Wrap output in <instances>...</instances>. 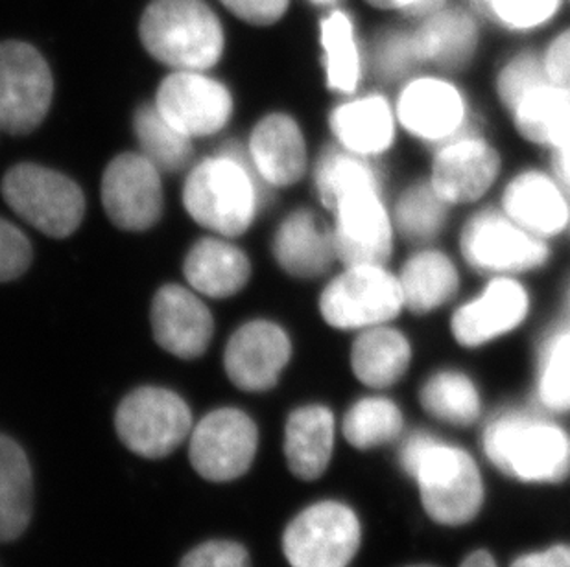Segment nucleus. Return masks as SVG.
<instances>
[{"label":"nucleus","instance_id":"1","mask_svg":"<svg viewBox=\"0 0 570 567\" xmlns=\"http://www.w3.org/2000/svg\"><path fill=\"white\" fill-rule=\"evenodd\" d=\"M484 97L497 128L519 153L549 157L570 145V91L547 78L538 47L499 59Z\"/></svg>","mask_w":570,"mask_h":567},{"label":"nucleus","instance_id":"2","mask_svg":"<svg viewBox=\"0 0 570 567\" xmlns=\"http://www.w3.org/2000/svg\"><path fill=\"white\" fill-rule=\"evenodd\" d=\"M543 284L527 277L473 279L436 327H442L452 347L468 354L530 338L549 311Z\"/></svg>","mask_w":570,"mask_h":567},{"label":"nucleus","instance_id":"3","mask_svg":"<svg viewBox=\"0 0 570 567\" xmlns=\"http://www.w3.org/2000/svg\"><path fill=\"white\" fill-rule=\"evenodd\" d=\"M452 247L471 279L527 277L544 282L560 275L566 249L522 229L493 201L458 215Z\"/></svg>","mask_w":570,"mask_h":567},{"label":"nucleus","instance_id":"4","mask_svg":"<svg viewBox=\"0 0 570 567\" xmlns=\"http://www.w3.org/2000/svg\"><path fill=\"white\" fill-rule=\"evenodd\" d=\"M392 94L406 150L420 157L493 120L484 91L465 76L423 67L392 87Z\"/></svg>","mask_w":570,"mask_h":567},{"label":"nucleus","instance_id":"5","mask_svg":"<svg viewBox=\"0 0 570 567\" xmlns=\"http://www.w3.org/2000/svg\"><path fill=\"white\" fill-rule=\"evenodd\" d=\"M497 123H480L420 157L438 196L456 215L491 203L501 188L515 153Z\"/></svg>","mask_w":570,"mask_h":567},{"label":"nucleus","instance_id":"6","mask_svg":"<svg viewBox=\"0 0 570 567\" xmlns=\"http://www.w3.org/2000/svg\"><path fill=\"white\" fill-rule=\"evenodd\" d=\"M401 466L420 483L423 507L438 524H469L482 509L484 485L468 451L420 431L404 442Z\"/></svg>","mask_w":570,"mask_h":567},{"label":"nucleus","instance_id":"7","mask_svg":"<svg viewBox=\"0 0 570 567\" xmlns=\"http://www.w3.org/2000/svg\"><path fill=\"white\" fill-rule=\"evenodd\" d=\"M484 450L519 481L560 483L570 474V435L538 412H497L484 429Z\"/></svg>","mask_w":570,"mask_h":567},{"label":"nucleus","instance_id":"8","mask_svg":"<svg viewBox=\"0 0 570 567\" xmlns=\"http://www.w3.org/2000/svg\"><path fill=\"white\" fill-rule=\"evenodd\" d=\"M317 314L334 332L355 336L367 328L406 319L393 262L338 263L323 279Z\"/></svg>","mask_w":570,"mask_h":567},{"label":"nucleus","instance_id":"9","mask_svg":"<svg viewBox=\"0 0 570 567\" xmlns=\"http://www.w3.org/2000/svg\"><path fill=\"white\" fill-rule=\"evenodd\" d=\"M248 161L227 151L194 168L184 190L185 209L194 221L232 238L248 230L264 182Z\"/></svg>","mask_w":570,"mask_h":567},{"label":"nucleus","instance_id":"10","mask_svg":"<svg viewBox=\"0 0 570 567\" xmlns=\"http://www.w3.org/2000/svg\"><path fill=\"white\" fill-rule=\"evenodd\" d=\"M140 39L157 61L179 70L209 69L224 50L220 22L202 0H154L140 21Z\"/></svg>","mask_w":570,"mask_h":567},{"label":"nucleus","instance_id":"11","mask_svg":"<svg viewBox=\"0 0 570 567\" xmlns=\"http://www.w3.org/2000/svg\"><path fill=\"white\" fill-rule=\"evenodd\" d=\"M493 203L522 229L566 249L570 235V188L543 157L519 153Z\"/></svg>","mask_w":570,"mask_h":567},{"label":"nucleus","instance_id":"12","mask_svg":"<svg viewBox=\"0 0 570 567\" xmlns=\"http://www.w3.org/2000/svg\"><path fill=\"white\" fill-rule=\"evenodd\" d=\"M328 145L366 161L395 168L406 153L392 89L370 83L361 91L336 98L328 109Z\"/></svg>","mask_w":570,"mask_h":567},{"label":"nucleus","instance_id":"13","mask_svg":"<svg viewBox=\"0 0 570 567\" xmlns=\"http://www.w3.org/2000/svg\"><path fill=\"white\" fill-rule=\"evenodd\" d=\"M393 266L404 316L420 327H436L473 280L451 241L403 247Z\"/></svg>","mask_w":570,"mask_h":567},{"label":"nucleus","instance_id":"14","mask_svg":"<svg viewBox=\"0 0 570 567\" xmlns=\"http://www.w3.org/2000/svg\"><path fill=\"white\" fill-rule=\"evenodd\" d=\"M392 182L347 193L328 212L340 263L395 262L403 246L393 223Z\"/></svg>","mask_w":570,"mask_h":567},{"label":"nucleus","instance_id":"15","mask_svg":"<svg viewBox=\"0 0 570 567\" xmlns=\"http://www.w3.org/2000/svg\"><path fill=\"white\" fill-rule=\"evenodd\" d=\"M2 196L16 215L52 238L72 235L86 212L83 193L69 177L36 165L11 168Z\"/></svg>","mask_w":570,"mask_h":567},{"label":"nucleus","instance_id":"16","mask_svg":"<svg viewBox=\"0 0 570 567\" xmlns=\"http://www.w3.org/2000/svg\"><path fill=\"white\" fill-rule=\"evenodd\" d=\"M115 426L128 450L146 459H163L189 437L193 415L176 392L140 387L120 404Z\"/></svg>","mask_w":570,"mask_h":567},{"label":"nucleus","instance_id":"17","mask_svg":"<svg viewBox=\"0 0 570 567\" xmlns=\"http://www.w3.org/2000/svg\"><path fill=\"white\" fill-rule=\"evenodd\" d=\"M361 547V521L344 504L322 501L292 519L283 551L292 567H345Z\"/></svg>","mask_w":570,"mask_h":567},{"label":"nucleus","instance_id":"18","mask_svg":"<svg viewBox=\"0 0 570 567\" xmlns=\"http://www.w3.org/2000/svg\"><path fill=\"white\" fill-rule=\"evenodd\" d=\"M55 81L38 50L19 41L0 43V129L27 135L43 122Z\"/></svg>","mask_w":570,"mask_h":567},{"label":"nucleus","instance_id":"19","mask_svg":"<svg viewBox=\"0 0 570 567\" xmlns=\"http://www.w3.org/2000/svg\"><path fill=\"white\" fill-rule=\"evenodd\" d=\"M257 445V426L249 415L233 407L216 409L190 434V465L207 481H233L249 470Z\"/></svg>","mask_w":570,"mask_h":567},{"label":"nucleus","instance_id":"20","mask_svg":"<svg viewBox=\"0 0 570 567\" xmlns=\"http://www.w3.org/2000/svg\"><path fill=\"white\" fill-rule=\"evenodd\" d=\"M420 325L399 319L351 336L350 369L355 380L372 391H392L414 369Z\"/></svg>","mask_w":570,"mask_h":567},{"label":"nucleus","instance_id":"21","mask_svg":"<svg viewBox=\"0 0 570 567\" xmlns=\"http://www.w3.org/2000/svg\"><path fill=\"white\" fill-rule=\"evenodd\" d=\"M102 201L109 220L120 229H150L163 210L159 170L139 153L117 157L104 173Z\"/></svg>","mask_w":570,"mask_h":567},{"label":"nucleus","instance_id":"22","mask_svg":"<svg viewBox=\"0 0 570 567\" xmlns=\"http://www.w3.org/2000/svg\"><path fill=\"white\" fill-rule=\"evenodd\" d=\"M157 109L187 137L220 131L232 117L233 100L226 87L198 70H179L163 81Z\"/></svg>","mask_w":570,"mask_h":567},{"label":"nucleus","instance_id":"23","mask_svg":"<svg viewBox=\"0 0 570 567\" xmlns=\"http://www.w3.org/2000/svg\"><path fill=\"white\" fill-rule=\"evenodd\" d=\"M272 249L279 268L303 282L325 279L340 263L328 216L308 207L292 210L281 221Z\"/></svg>","mask_w":570,"mask_h":567},{"label":"nucleus","instance_id":"24","mask_svg":"<svg viewBox=\"0 0 570 567\" xmlns=\"http://www.w3.org/2000/svg\"><path fill=\"white\" fill-rule=\"evenodd\" d=\"M390 203L401 246L451 240L458 215L438 196L420 167L395 173Z\"/></svg>","mask_w":570,"mask_h":567},{"label":"nucleus","instance_id":"25","mask_svg":"<svg viewBox=\"0 0 570 567\" xmlns=\"http://www.w3.org/2000/svg\"><path fill=\"white\" fill-rule=\"evenodd\" d=\"M292 358L288 334L274 322L254 321L238 328L226 348L229 380L248 392L268 391Z\"/></svg>","mask_w":570,"mask_h":567},{"label":"nucleus","instance_id":"26","mask_svg":"<svg viewBox=\"0 0 570 567\" xmlns=\"http://www.w3.org/2000/svg\"><path fill=\"white\" fill-rule=\"evenodd\" d=\"M480 22L471 8L452 6L414 22L425 67L469 78L482 52Z\"/></svg>","mask_w":570,"mask_h":567},{"label":"nucleus","instance_id":"27","mask_svg":"<svg viewBox=\"0 0 570 567\" xmlns=\"http://www.w3.org/2000/svg\"><path fill=\"white\" fill-rule=\"evenodd\" d=\"M533 400L544 412H570V314L549 306L530 334Z\"/></svg>","mask_w":570,"mask_h":567},{"label":"nucleus","instance_id":"28","mask_svg":"<svg viewBox=\"0 0 570 567\" xmlns=\"http://www.w3.org/2000/svg\"><path fill=\"white\" fill-rule=\"evenodd\" d=\"M249 161L266 187L288 188L313 170L307 137L291 115L264 118L249 140Z\"/></svg>","mask_w":570,"mask_h":567},{"label":"nucleus","instance_id":"29","mask_svg":"<svg viewBox=\"0 0 570 567\" xmlns=\"http://www.w3.org/2000/svg\"><path fill=\"white\" fill-rule=\"evenodd\" d=\"M151 328L159 347L184 359L202 356L215 330L207 306L181 286H165L157 291Z\"/></svg>","mask_w":570,"mask_h":567},{"label":"nucleus","instance_id":"30","mask_svg":"<svg viewBox=\"0 0 570 567\" xmlns=\"http://www.w3.org/2000/svg\"><path fill=\"white\" fill-rule=\"evenodd\" d=\"M323 78L334 97H347L372 83L370 41L358 33L353 17L333 10L320 22Z\"/></svg>","mask_w":570,"mask_h":567},{"label":"nucleus","instance_id":"31","mask_svg":"<svg viewBox=\"0 0 570 567\" xmlns=\"http://www.w3.org/2000/svg\"><path fill=\"white\" fill-rule=\"evenodd\" d=\"M334 446V415L327 406L297 407L286 420L285 455L288 468L303 481H314L327 470Z\"/></svg>","mask_w":570,"mask_h":567},{"label":"nucleus","instance_id":"32","mask_svg":"<svg viewBox=\"0 0 570 567\" xmlns=\"http://www.w3.org/2000/svg\"><path fill=\"white\" fill-rule=\"evenodd\" d=\"M417 401L429 417L458 428L476 422L484 409L479 381L456 365L429 370L417 387Z\"/></svg>","mask_w":570,"mask_h":567},{"label":"nucleus","instance_id":"33","mask_svg":"<svg viewBox=\"0 0 570 567\" xmlns=\"http://www.w3.org/2000/svg\"><path fill=\"white\" fill-rule=\"evenodd\" d=\"M395 168L382 167L361 157L351 156L336 146L322 148L314 159L311 179L320 209L328 215L340 199L361 188L390 185L395 179Z\"/></svg>","mask_w":570,"mask_h":567},{"label":"nucleus","instance_id":"34","mask_svg":"<svg viewBox=\"0 0 570 567\" xmlns=\"http://www.w3.org/2000/svg\"><path fill=\"white\" fill-rule=\"evenodd\" d=\"M252 268L238 247L224 240L205 238L190 249L185 260V277L199 294L226 299L248 282Z\"/></svg>","mask_w":570,"mask_h":567},{"label":"nucleus","instance_id":"35","mask_svg":"<svg viewBox=\"0 0 570 567\" xmlns=\"http://www.w3.org/2000/svg\"><path fill=\"white\" fill-rule=\"evenodd\" d=\"M32 468L16 440L0 435V544L16 540L32 518Z\"/></svg>","mask_w":570,"mask_h":567},{"label":"nucleus","instance_id":"36","mask_svg":"<svg viewBox=\"0 0 570 567\" xmlns=\"http://www.w3.org/2000/svg\"><path fill=\"white\" fill-rule=\"evenodd\" d=\"M377 395L362 397L345 412L342 431L351 446L358 450H372L390 445L404 428V415L397 401L375 391Z\"/></svg>","mask_w":570,"mask_h":567},{"label":"nucleus","instance_id":"37","mask_svg":"<svg viewBox=\"0 0 570 567\" xmlns=\"http://www.w3.org/2000/svg\"><path fill=\"white\" fill-rule=\"evenodd\" d=\"M423 67L414 27L384 28L370 39L373 83L392 89Z\"/></svg>","mask_w":570,"mask_h":567},{"label":"nucleus","instance_id":"38","mask_svg":"<svg viewBox=\"0 0 570 567\" xmlns=\"http://www.w3.org/2000/svg\"><path fill=\"white\" fill-rule=\"evenodd\" d=\"M135 133L142 156L159 171H178L193 156L190 137L174 128L157 106H142L135 113Z\"/></svg>","mask_w":570,"mask_h":567},{"label":"nucleus","instance_id":"39","mask_svg":"<svg viewBox=\"0 0 570 567\" xmlns=\"http://www.w3.org/2000/svg\"><path fill=\"white\" fill-rule=\"evenodd\" d=\"M480 21L511 36H530L549 28L560 16L563 0H469Z\"/></svg>","mask_w":570,"mask_h":567},{"label":"nucleus","instance_id":"40","mask_svg":"<svg viewBox=\"0 0 570 567\" xmlns=\"http://www.w3.org/2000/svg\"><path fill=\"white\" fill-rule=\"evenodd\" d=\"M32 262V247L27 236L10 221L0 218V282L17 279Z\"/></svg>","mask_w":570,"mask_h":567},{"label":"nucleus","instance_id":"41","mask_svg":"<svg viewBox=\"0 0 570 567\" xmlns=\"http://www.w3.org/2000/svg\"><path fill=\"white\" fill-rule=\"evenodd\" d=\"M179 567H252L240 544L227 540L205 541L185 555Z\"/></svg>","mask_w":570,"mask_h":567},{"label":"nucleus","instance_id":"42","mask_svg":"<svg viewBox=\"0 0 570 567\" xmlns=\"http://www.w3.org/2000/svg\"><path fill=\"white\" fill-rule=\"evenodd\" d=\"M538 52L547 78L570 91V27L552 33Z\"/></svg>","mask_w":570,"mask_h":567},{"label":"nucleus","instance_id":"43","mask_svg":"<svg viewBox=\"0 0 570 567\" xmlns=\"http://www.w3.org/2000/svg\"><path fill=\"white\" fill-rule=\"evenodd\" d=\"M227 10L243 21L257 27H268L279 21L288 8V0H220Z\"/></svg>","mask_w":570,"mask_h":567},{"label":"nucleus","instance_id":"44","mask_svg":"<svg viewBox=\"0 0 570 567\" xmlns=\"http://www.w3.org/2000/svg\"><path fill=\"white\" fill-rule=\"evenodd\" d=\"M366 2L381 11H397L414 22L443 10L446 6V0H366Z\"/></svg>","mask_w":570,"mask_h":567},{"label":"nucleus","instance_id":"45","mask_svg":"<svg viewBox=\"0 0 570 567\" xmlns=\"http://www.w3.org/2000/svg\"><path fill=\"white\" fill-rule=\"evenodd\" d=\"M511 567H570V546H554L517 558Z\"/></svg>","mask_w":570,"mask_h":567},{"label":"nucleus","instance_id":"46","mask_svg":"<svg viewBox=\"0 0 570 567\" xmlns=\"http://www.w3.org/2000/svg\"><path fill=\"white\" fill-rule=\"evenodd\" d=\"M550 306L556 310L570 314V268L561 269L560 275H558L554 294L550 297Z\"/></svg>","mask_w":570,"mask_h":567},{"label":"nucleus","instance_id":"47","mask_svg":"<svg viewBox=\"0 0 570 567\" xmlns=\"http://www.w3.org/2000/svg\"><path fill=\"white\" fill-rule=\"evenodd\" d=\"M543 159L556 171V176L560 177L561 181L566 182L567 187L570 188V145L554 151V153H550L549 157H543Z\"/></svg>","mask_w":570,"mask_h":567},{"label":"nucleus","instance_id":"48","mask_svg":"<svg viewBox=\"0 0 570 567\" xmlns=\"http://www.w3.org/2000/svg\"><path fill=\"white\" fill-rule=\"evenodd\" d=\"M462 567H497L495 560L488 551H474L463 560Z\"/></svg>","mask_w":570,"mask_h":567},{"label":"nucleus","instance_id":"49","mask_svg":"<svg viewBox=\"0 0 570 567\" xmlns=\"http://www.w3.org/2000/svg\"><path fill=\"white\" fill-rule=\"evenodd\" d=\"M566 255H567V257L570 258V235H569V240H567V243H566Z\"/></svg>","mask_w":570,"mask_h":567},{"label":"nucleus","instance_id":"50","mask_svg":"<svg viewBox=\"0 0 570 567\" xmlns=\"http://www.w3.org/2000/svg\"><path fill=\"white\" fill-rule=\"evenodd\" d=\"M316 4H328V2H334V0H313Z\"/></svg>","mask_w":570,"mask_h":567},{"label":"nucleus","instance_id":"51","mask_svg":"<svg viewBox=\"0 0 570 567\" xmlns=\"http://www.w3.org/2000/svg\"><path fill=\"white\" fill-rule=\"evenodd\" d=\"M409 567H432V566H409Z\"/></svg>","mask_w":570,"mask_h":567}]
</instances>
